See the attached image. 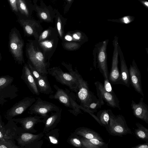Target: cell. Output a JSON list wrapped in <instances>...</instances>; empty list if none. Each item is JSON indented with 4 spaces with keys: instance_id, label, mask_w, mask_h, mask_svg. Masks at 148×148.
<instances>
[{
    "instance_id": "obj_12",
    "label": "cell",
    "mask_w": 148,
    "mask_h": 148,
    "mask_svg": "<svg viewBox=\"0 0 148 148\" xmlns=\"http://www.w3.org/2000/svg\"><path fill=\"white\" fill-rule=\"evenodd\" d=\"M130 76V83L134 89L144 97L141 82L140 71L134 60L132 61V64H130L128 69Z\"/></svg>"
},
{
    "instance_id": "obj_26",
    "label": "cell",
    "mask_w": 148,
    "mask_h": 148,
    "mask_svg": "<svg viewBox=\"0 0 148 148\" xmlns=\"http://www.w3.org/2000/svg\"><path fill=\"white\" fill-rule=\"evenodd\" d=\"M104 104V102L102 99L98 98L97 102L92 103L90 104L89 106V110L94 113L97 112V109L101 108L102 106Z\"/></svg>"
},
{
    "instance_id": "obj_34",
    "label": "cell",
    "mask_w": 148,
    "mask_h": 148,
    "mask_svg": "<svg viewBox=\"0 0 148 148\" xmlns=\"http://www.w3.org/2000/svg\"><path fill=\"white\" fill-rule=\"evenodd\" d=\"M42 44L44 46L48 48H51L52 47V46L51 43L48 41L44 42H42Z\"/></svg>"
},
{
    "instance_id": "obj_6",
    "label": "cell",
    "mask_w": 148,
    "mask_h": 148,
    "mask_svg": "<svg viewBox=\"0 0 148 148\" xmlns=\"http://www.w3.org/2000/svg\"><path fill=\"white\" fill-rule=\"evenodd\" d=\"M47 71L48 74L54 77L57 82L68 86L70 90L77 93L78 89V82L69 73L64 72L58 67L48 68Z\"/></svg>"
},
{
    "instance_id": "obj_35",
    "label": "cell",
    "mask_w": 148,
    "mask_h": 148,
    "mask_svg": "<svg viewBox=\"0 0 148 148\" xmlns=\"http://www.w3.org/2000/svg\"><path fill=\"white\" fill-rule=\"evenodd\" d=\"M49 138L50 142L53 144H57L58 141L56 138L53 136H49Z\"/></svg>"
},
{
    "instance_id": "obj_43",
    "label": "cell",
    "mask_w": 148,
    "mask_h": 148,
    "mask_svg": "<svg viewBox=\"0 0 148 148\" xmlns=\"http://www.w3.org/2000/svg\"><path fill=\"white\" fill-rule=\"evenodd\" d=\"M1 54L0 51V61H1Z\"/></svg>"
},
{
    "instance_id": "obj_10",
    "label": "cell",
    "mask_w": 148,
    "mask_h": 148,
    "mask_svg": "<svg viewBox=\"0 0 148 148\" xmlns=\"http://www.w3.org/2000/svg\"><path fill=\"white\" fill-rule=\"evenodd\" d=\"M108 40L103 41L98 47L97 63V68L102 74L104 79L108 80L109 73L107 65V57L106 52Z\"/></svg>"
},
{
    "instance_id": "obj_28",
    "label": "cell",
    "mask_w": 148,
    "mask_h": 148,
    "mask_svg": "<svg viewBox=\"0 0 148 148\" xmlns=\"http://www.w3.org/2000/svg\"><path fill=\"white\" fill-rule=\"evenodd\" d=\"M0 148H18L11 140L0 139Z\"/></svg>"
},
{
    "instance_id": "obj_24",
    "label": "cell",
    "mask_w": 148,
    "mask_h": 148,
    "mask_svg": "<svg viewBox=\"0 0 148 148\" xmlns=\"http://www.w3.org/2000/svg\"><path fill=\"white\" fill-rule=\"evenodd\" d=\"M2 127L0 128V139L11 140L15 136V130Z\"/></svg>"
},
{
    "instance_id": "obj_36",
    "label": "cell",
    "mask_w": 148,
    "mask_h": 148,
    "mask_svg": "<svg viewBox=\"0 0 148 148\" xmlns=\"http://www.w3.org/2000/svg\"><path fill=\"white\" fill-rule=\"evenodd\" d=\"M146 8H148V2L144 0H139Z\"/></svg>"
},
{
    "instance_id": "obj_25",
    "label": "cell",
    "mask_w": 148,
    "mask_h": 148,
    "mask_svg": "<svg viewBox=\"0 0 148 148\" xmlns=\"http://www.w3.org/2000/svg\"><path fill=\"white\" fill-rule=\"evenodd\" d=\"M17 3L19 11L18 17L20 14L28 15V12L25 1L23 0H17Z\"/></svg>"
},
{
    "instance_id": "obj_38",
    "label": "cell",
    "mask_w": 148,
    "mask_h": 148,
    "mask_svg": "<svg viewBox=\"0 0 148 148\" xmlns=\"http://www.w3.org/2000/svg\"><path fill=\"white\" fill-rule=\"evenodd\" d=\"M40 15L42 18L44 19H47V14L44 12L41 13Z\"/></svg>"
},
{
    "instance_id": "obj_27",
    "label": "cell",
    "mask_w": 148,
    "mask_h": 148,
    "mask_svg": "<svg viewBox=\"0 0 148 148\" xmlns=\"http://www.w3.org/2000/svg\"><path fill=\"white\" fill-rule=\"evenodd\" d=\"M134 19V17L130 16H124L118 19H109L108 20L114 22H118L124 24H127L133 21Z\"/></svg>"
},
{
    "instance_id": "obj_33",
    "label": "cell",
    "mask_w": 148,
    "mask_h": 148,
    "mask_svg": "<svg viewBox=\"0 0 148 148\" xmlns=\"http://www.w3.org/2000/svg\"><path fill=\"white\" fill-rule=\"evenodd\" d=\"M132 148H148V143H145L137 145L132 147Z\"/></svg>"
},
{
    "instance_id": "obj_18",
    "label": "cell",
    "mask_w": 148,
    "mask_h": 148,
    "mask_svg": "<svg viewBox=\"0 0 148 148\" xmlns=\"http://www.w3.org/2000/svg\"><path fill=\"white\" fill-rule=\"evenodd\" d=\"M80 140L83 147L89 148H108V143L97 139H88L84 138Z\"/></svg>"
},
{
    "instance_id": "obj_21",
    "label": "cell",
    "mask_w": 148,
    "mask_h": 148,
    "mask_svg": "<svg viewBox=\"0 0 148 148\" xmlns=\"http://www.w3.org/2000/svg\"><path fill=\"white\" fill-rule=\"evenodd\" d=\"M137 127L134 129V134L136 137L138 139L148 143V129L138 122L135 123Z\"/></svg>"
},
{
    "instance_id": "obj_19",
    "label": "cell",
    "mask_w": 148,
    "mask_h": 148,
    "mask_svg": "<svg viewBox=\"0 0 148 148\" xmlns=\"http://www.w3.org/2000/svg\"><path fill=\"white\" fill-rule=\"evenodd\" d=\"M62 109L58 112H51V115L43 121L45 123V128H50L54 127L60 121L61 117Z\"/></svg>"
},
{
    "instance_id": "obj_32",
    "label": "cell",
    "mask_w": 148,
    "mask_h": 148,
    "mask_svg": "<svg viewBox=\"0 0 148 148\" xmlns=\"http://www.w3.org/2000/svg\"><path fill=\"white\" fill-rule=\"evenodd\" d=\"M70 142L71 144L75 147L81 148L83 147L80 140L77 138H71Z\"/></svg>"
},
{
    "instance_id": "obj_16",
    "label": "cell",
    "mask_w": 148,
    "mask_h": 148,
    "mask_svg": "<svg viewBox=\"0 0 148 148\" xmlns=\"http://www.w3.org/2000/svg\"><path fill=\"white\" fill-rule=\"evenodd\" d=\"M40 116L35 115L21 118H13L11 120L21 124L25 130L29 131L32 129L35 124L41 122Z\"/></svg>"
},
{
    "instance_id": "obj_23",
    "label": "cell",
    "mask_w": 148,
    "mask_h": 148,
    "mask_svg": "<svg viewBox=\"0 0 148 148\" xmlns=\"http://www.w3.org/2000/svg\"><path fill=\"white\" fill-rule=\"evenodd\" d=\"M39 137L38 135L27 133H23L17 139V140L18 144L23 146L34 141Z\"/></svg>"
},
{
    "instance_id": "obj_31",
    "label": "cell",
    "mask_w": 148,
    "mask_h": 148,
    "mask_svg": "<svg viewBox=\"0 0 148 148\" xmlns=\"http://www.w3.org/2000/svg\"><path fill=\"white\" fill-rule=\"evenodd\" d=\"M103 86L105 90L106 91L112 94H115L109 80L104 79Z\"/></svg>"
},
{
    "instance_id": "obj_9",
    "label": "cell",
    "mask_w": 148,
    "mask_h": 148,
    "mask_svg": "<svg viewBox=\"0 0 148 148\" xmlns=\"http://www.w3.org/2000/svg\"><path fill=\"white\" fill-rule=\"evenodd\" d=\"M36 100V99L32 97L24 98L8 110L5 114L6 119L10 121L15 116L21 114L29 108Z\"/></svg>"
},
{
    "instance_id": "obj_42",
    "label": "cell",
    "mask_w": 148,
    "mask_h": 148,
    "mask_svg": "<svg viewBox=\"0 0 148 148\" xmlns=\"http://www.w3.org/2000/svg\"><path fill=\"white\" fill-rule=\"evenodd\" d=\"M3 127V125H2L1 124V121L0 119V128Z\"/></svg>"
},
{
    "instance_id": "obj_2",
    "label": "cell",
    "mask_w": 148,
    "mask_h": 148,
    "mask_svg": "<svg viewBox=\"0 0 148 148\" xmlns=\"http://www.w3.org/2000/svg\"><path fill=\"white\" fill-rule=\"evenodd\" d=\"M53 86L56 91L54 95L49 96L50 99L57 100L65 107L71 108L68 111L75 116L82 114L80 106L76 101V97L74 93L67 88L65 90L61 88L55 84Z\"/></svg>"
},
{
    "instance_id": "obj_5",
    "label": "cell",
    "mask_w": 148,
    "mask_h": 148,
    "mask_svg": "<svg viewBox=\"0 0 148 148\" xmlns=\"http://www.w3.org/2000/svg\"><path fill=\"white\" fill-rule=\"evenodd\" d=\"M14 80V78L9 75L0 77V105L18 96V89L13 84Z\"/></svg>"
},
{
    "instance_id": "obj_39",
    "label": "cell",
    "mask_w": 148,
    "mask_h": 148,
    "mask_svg": "<svg viewBox=\"0 0 148 148\" xmlns=\"http://www.w3.org/2000/svg\"><path fill=\"white\" fill-rule=\"evenodd\" d=\"M61 23L60 22L58 21L57 23V28L58 30V32L61 35V33H60V29H61Z\"/></svg>"
},
{
    "instance_id": "obj_15",
    "label": "cell",
    "mask_w": 148,
    "mask_h": 148,
    "mask_svg": "<svg viewBox=\"0 0 148 148\" xmlns=\"http://www.w3.org/2000/svg\"><path fill=\"white\" fill-rule=\"evenodd\" d=\"M119 55L120 60L121 71L120 73L121 84L124 85L128 87L130 85V76L128 69L120 47L118 46Z\"/></svg>"
},
{
    "instance_id": "obj_4",
    "label": "cell",
    "mask_w": 148,
    "mask_h": 148,
    "mask_svg": "<svg viewBox=\"0 0 148 148\" xmlns=\"http://www.w3.org/2000/svg\"><path fill=\"white\" fill-rule=\"evenodd\" d=\"M108 111L110 120L108 132L112 136L120 137L128 134H132L125 117L121 115H114L110 109Z\"/></svg>"
},
{
    "instance_id": "obj_30",
    "label": "cell",
    "mask_w": 148,
    "mask_h": 148,
    "mask_svg": "<svg viewBox=\"0 0 148 148\" xmlns=\"http://www.w3.org/2000/svg\"><path fill=\"white\" fill-rule=\"evenodd\" d=\"M28 66L30 71L34 77L35 80L38 79L42 75L40 74L29 63H28Z\"/></svg>"
},
{
    "instance_id": "obj_14",
    "label": "cell",
    "mask_w": 148,
    "mask_h": 148,
    "mask_svg": "<svg viewBox=\"0 0 148 148\" xmlns=\"http://www.w3.org/2000/svg\"><path fill=\"white\" fill-rule=\"evenodd\" d=\"M21 78L23 80L31 92L34 95L40 94L35 80L32 74L28 65L24 64L22 70Z\"/></svg>"
},
{
    "instance_id": "obj_41",
    "label": "cell",
    "mask_w": 148,
    "mask_h": 148,
    "mask_svg": "<svg viewBox=\"0 0 148 148\" xmlns=\"http://www.w3.org/2000/svg\"><path fill=\"white\" fill-rule=\"evenodd\" d=\"M73 37L75 39L77 40H79L80 38V37L76 34H75L73 35Z\"/></svg>"
},
{
    "instance_id": "obj_17",
    "label": "cell",
    "mask_w": 148,
    "mask_h": 148,
    "mask_svg": "<svg viewBox=\"0 0 148 148\" xmlns=\"http://www.w3.org/2000/svg\"><path fill=\"white\" fill-rule=\"evenodd\" d=\"M35 81L40 93L47 95L53 93V91L49 82L47 75H42Z\"/></svg>"
},
{
    "instance_id": "obj_13",
    "label": "cell",
    "mask_w": 148,
    "mask_h": 148,
    "mask_svg": "<svg viewBox=\"0 0 148 148\" xmlns=\"http://www.w3.org/2000/svg\"><path fill=\"white\" fill-rule=\"evenodd\" d=\"M131 106L134 115L148 124V106L144 102L143 97L140 98L138 103L132 100Z\"/></svg>"
},
{
    "instance_id": "obj_44",
    "label": "cell",
    "mask_w": 148,
    "mask_h": 148,
    "mask_svg": "<svg viewBox=\"0 0 148 148\" xmlns=\"http://www.w3.org/2000/svg\"><path fill=\"white\" fill-rule=\"evenodd\" d=\"M82 148H86V147H82Z\"/></svg>"
},
{
    "instance_id": "obj_3",
    "label": "cell",
    "mask_w": 148,
    "mask_h": 148,
    "mask_svg": "<svg viewBox=\"0 0 148 148\" xmlns=\"http://www.w3.org/2000/svg\"><path fill=\"white\" fill-rule=\"evenodd\" d=\"M24 43L19 31L15 27L9 32L8 47L9 51L16 63L22 65L24 63L23 55Z\"/></svg>"
},
{
    "instance_id": "obj_40",
    "label": "cell",
    "mask_w": 148,
    "mask_h": 148,
    "mask_svg": "<svg viewBox=\"0 0 148 148\" xmlns=\"http://www.w3.org/2000/svg\"><path fill=\"white\" fill-rule=\"evenodd\" d=\"M65 39L69 41H71L72 40V38L69 35H67L65 36Z\"/></svg>"
},
{
    "instance_id": "obj_7",
    "label": "cell",
    "mask_w": 148,
    "mask_h": 148,
    "mask_svg": "<svg viewBox=\"0 0 148 148\" xmlns=\"http://www.w3.org/2000/svg\"><path fill=\"white\" fill-rule=\"evenodd\" d=\"M35 101L29 108L28 113L31 114L39 115L45 119L49 115L48 113L53 111L58 112L61 108L53 103L42 100L40 97L36 98Z\"/></svg>"
},
{
    "instance_id": "obj_11",
    "label": "cell",
    "mask_w": 148,
    "mask_h": 148,
    "mask_svg": "<svg viewBox=\"0 0 148 148\" xmlns=\"http://www.w3.org/2000/svg\"><path fill=\"white\" fill-rule=\"evenodd\" d=\"M94 84L98 98L102 99L107 106L121 110L119 101L115 94H112L106 91L104 89L103 84L99 81L95 82Z\"/></svg>"
},
{
    "instance_id": "obj_29",
    "label": "cell",
    "mask_w": 148,
    "mask_h": 148,
    "mask_svg": "<svg viewBox=\"0 0 148 148\" xmlns=\"http://www.w3.org/2000/svg\"><path fill=\"white\" fill-rule=\"evenodd\" d=\"M12 11L18 16H19V11L17 3V0H8Z\"/></svg>"
},
{
    "instance_id": "obj_22",
    "label": "cell",
    "mask_w": 148,
    "mask_h": 148,
    "mask_svg": "<svg viewBox=\"0 0 148 148\" xmlns=\"http://www.w3.org/2000/svg\"><path fill=\"white\" fill-rule=\"evenodd\" d=\"M97 116L99 121L100 125L105 127L108 132L110 120L108 109H104L99 111L97 113Z\"/></svg>"
},
{
    "instance_id": "obj_20",
    "label": "cell",
    "mask_w": 148,
    "mask_h": 148,
    "mask_svg": "<svg viewBox=\"0 0 148 148\" xmlns=\"http://www.w3.org/2000/svg\"><path fill=\"white\" fill-rule=\"evenodd\" d=\"M77 134L83 138L88 139H97L101 141L104 140L100 135L94 130L86 127H83L77 131Z\"/></svg>"
},
{
    "instance_id": "obj_8",
    "label": "cell",
    "mask_w": 148,
    "mask_h": 148,
    "mask_svg": "<svg viewBox=\"0 0 148 148\" xmlns=\"http://www.w3.org/2000/svg\"><path fill=\"white\" fill-rule=\"evenodd\" d=\"M114 50L111 70L109 73L108 80L112 84H121L120 73L119 69L118 47L119 45L118 37H114L113 41Z\"/></svg>"
},
{
    "instance_id": "obj_37",
    "label": "cell",
    "mask_w": 148,
    "mask_h": 148,
    "mask_svg": "<svg viewBox=\"0 0 148 148\" xmlns=\"http://www.w3.org/2000/svg\"><path fill=\"white\" fill-rule=\"evenodd\" d=\"M48 34V31L47 30L45 31L42 33V39H45L46 38Z\"/></svg>"
},
{
    "instance_id": "obj_1",
    "label": "cell",
    "mask_w": 148,
    "mask_h": 148,
    "mask_svg": "<svg viewBox=\"0 0 148 148\" xmlns=\"http://www.w3.org/2000/svg\"><path fill=\"white\" fill-rule=\"evenodd\" d=\"M65 67L69 73L75 78L78 83V89L76 93V97L78 100L80 106L89 109V106L92 103H96L98 99L94 94L90 90L88 84L85 81L76 69L74 70L70 66Z\"/></svg>"
}]
</instances>
